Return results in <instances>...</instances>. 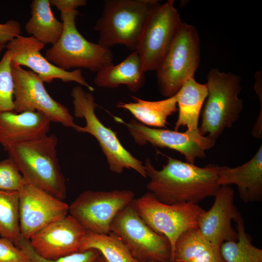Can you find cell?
<instances>
[{
    "label": "cell",
    "instance_id": "1",
    "mask_svg": "<svg viewBox=\"0 0 262 262\" xmlns=\"http://www.w3.org/2000/svg\"><path fill=\"white\" fill-rule=\"evenodd\" d=\"M166 164L156 169L147 158L144 165L148 192L166 204L180 203L197 204L214 196L220 185L218 183L220 166L209 164L204 167L165 156Z\"/></svg>",
    "mask_w": 262,
    "mask_h": 262
},
{
    "label": "cell",
    "instance_id": "2",
    "mask_svg": "<svg viewBox=\"0 0 262 262\" xmlns=\"http://www.w3.org/2000/svg\"><path fill=\"white\" fill-rule=\"evenodd\" d=\"M58 139L54 134L16 144L6 151L28 182L64 200L66 180L57 157Z\"/></svg>",
    "mask_w": 262,
    "mask_h": 262
},
{
    "label": "cell",
    "instance_id": "3",
    "mask_svg": "<svg viewBox=\"0 0 262 262\" xmlns=\"http://www.w3.org/2000/svg\"><path fill=\"white\" fill-rule=\"evenodd\" d=\"M160 3L157 0H106L94 30L98 44L110 48L116 45L135 51L147 21Z\"/></svg>",
    "mask_w": 262,
    "mask_h": 262
},
{
    "label": "cell",
    "instance_id": "4",
    "mask_svg": "<svg viewBox=\"0 0 262 262\" xmlns=\"http://www.w3.org/2000/svg\"><path fill=\"white\" fill-rule=\"evenodd\" d=\"M207 79L208 95L198 131L201 135L216 141L226 129L232 127L243 109V101L238 97L241 78L213 68Z\"/></svg>",
    "mask_w": 262,
    "mask_h": 262
},
{
    "label": "cell",
    "instance_id": "5",
    "mask_svg": "<svg viewBox=\"0 0 262 262\" xmlns=\"http://www.w3.org/2000/svg\"><path fill=\"white\" fill-rule=\"evenodd\" d=\"M78 11L61 12L64 29L59 40L48 49L46 58L58 67L66 70L84 68L98 72L113 63L110 48L86 40L76 27Z\"/></svg>",
    "mask_w": 262,
    "mask_h": 262
},
{
    "label": "cell",
    "instance_id": "6",
    "mask_svg": "<svg viewBox=\"0 0 262 262\" xmlns=\"http://www.w3.org/2000/svg\"><path fill=\"white\" fill-rule=\"evenodd\" d=\"M71 96L73 98L74 116L84 118L86 122L85 126L78 125L75 130L89 133L97 139L106 157L110 170L114 173L121 174L126 168L131 169L143 177L147 178L142 162L126 149L116 133L106 127L98 117L95 113L97 104L93 95L85 91L81 86H77L72 89Z\"/></svg>",
    "mask_w": 262,
    "mask_h": 262
},
{
    "label": "cell",
    "instance_id": "7",
    "mask_svg": "<svg viewBox=\"0 0 262 262\" xmlns=\"http://www.w3.org/2000/svg\"><path fill=\"white\" fill-rule=\"evenodd\" d=\"M200 59L197 31L195 26L182 22L155 70L160 93L166 98L175 95L183 84L194 76Z\"/></svg>",
    "mask_w": 262,
    "mask_h": 262
},
{
    "label": "cell",
    "instance_id": "8",
    "mask_svg": "<svg viewBox=\"0 0 262 262\" xmlns=\"http://www.w3.org/2000/svg\"><path fill=\"white\" fill-rule=\"evenodd\" d=\"M110 230L121 239L131 256L139 262H172L169 240L146 224L132 202L116 215Z\"/></svg>",
    "mask_w": 262,
    "mask_h": 262
},
{
    "label": "cell",
    "instance_id": "9",
    "mask_svg": "<svg viewBox=\"0 0 262 262\" xmlns=\"http://www.w3.org/2000/svg\"><path fill=\"white\" fill-rule=\"evenodd\" d=\"M132 204L150 229L169 240L172 257L177 239L185 231L198 228L199 217L205 211L197 204L163 203L149 192L134 198Z\"/></svg>",
    "mask_w": 262,
    "mask_h": 262
},
{
    "label": "cell",
    "instance_id": "10",
    "mask_svg": "<svg viewBox=\"0 0 262 262\" xmlns=\"http://www.w3.org/2000/svg\"><path fill=\"white\" fill-rule=\"evenodd\" d=\"M134 198V194L130 190H87L69 205L68 214L86 230L108 234L111 232V226L116 215Z\"/></svg>",
    "mask_w": 262,
    "mask_h": 262
},
{
    "label": "cell",
    "instance_id": "11",
    "mask_svg": "<svg viewBox=\"0 0 262 262\" xmlns=\"http://www.w3.org/2000/svg\"><path fill=\"white\" fill-rule=\"evenodd\" d=\"M14 82V112H39L51 122L76 129L78 125L68 109L54 99L49 94L44 82L31 70H26L11 63Z\"/></svg>",
    "mask_w": 262,
    "mask_h": 262
},
{
    "label": "cell",
    "instance_id": "12",
    "mask_svg": "<svg viewBox=\"0 0 262 262\" xmlns=\"http://www.w3.org/2000/svg\"><path fill=\"white\" fill-rule=\"evenodd\" d=\"M174 3L173 0L160 3L145 25L135 50L145 72L156 70L182 23Z\"/></svg>",
    "mask_w": 262,
    "mask_h": 262
},
{
    "label": "cell",
    "instance_id": "13",
    "mask_svg": "<svg viewBox=\"0 0 262 262\" xmlns=\"http://www.w3.org/2000/svg\"><path fill=\"white\" fill-rule=\"evenodd\" d=\"M118 122L124 124L138 145L147 143L154 147L168 148L184 155L186 162L195 164L197 158L203 159L206 151L214 147L216 141L199 132H181L166 129L153 128L147 126L135 119L125 122L121 118L114 116Z\"/></svg>",
    "mask_w": 262,
    "mask_h": 262
},
{
    "label": "cell",
    "instance_id": "14",
    "mask_svg": "<svg viewBox=\"0 0 262 262\" xmlns=\"http://www.w3.org/2000/svg\"><path fill=\"white\" fill-rule=\"evenodd\" d=\"M17 192L21 236L26 239L68 214L69 205L64 200L24 179Z\"/></svg>",
    "mask_w": 262,
    "mask_h": 262
},
{
    "label": "cell",
    "instance_id": "15",
    "mask_svg": "<svg viewBox=\"0 0 262 262\" xmlns=\"http://www.w3.org/2000/svg\"><path fill=\"white\" fill-rule=\"evenodd\" d=\"M45 45L33 36L20 35L5 45L12 62L29 67L44 82L51 83L55 79L63 82H76L92 92L94 88L83 77L80 69L66 71L55 66L42 55Z\"/></svg>",
    "mask_w": 262,
    "mask_h": 262
},
{
    "label": "cell",
    "instance_id": "16",
    "mask_svg": "<svg viewBox=\"0 0 262 262\" xmlns=\"http://www.w3.org/2000/svg\"><path fill=\"white\" fill-rule=\"evenodd\" d=\"M86 231L68 214L36 232L29 241L34 251L41 257L55 260L79 252Z\"/></svg>",
    "mask_w": 262,
    "mask_h": 262
},
{
    "label": "cell",
    "instance_id": "17",
    "mask_svg": "<svg viewBox=\"0 0 262 262\" xmlns=\"http://www.w3.org/2000/svg\"><path fill=\"white\" fill-rule=\"evenodd\" d=\"M212 207L200 215L198 229L202 235L214 245L238 239L231 221L241 214L234 205V192L231 186L221 185L214 196Z\"/></svg>",
    "mask_w": 262,
    "mask_h": 262
},
{
    "label": "cell",
    "instance_id": "18",
    "mask_svg": "<svg viewBox=\"0 0 262 262\" xmlns=\"http://www.w3.org/2000/svg\"><path fill=\"white\" fill-rule=\"evenodd\" d=\"M51 122L37 111L0 113V144L6 150L16 144L42 137L48 134Z\"/></svg>",
    "mask_w": 262,
    "mask_h": 262
},
{
    "label": "cell",
    "instance_id": "19",
    "mask_svg": "<svg viewBox=\"0 0 262 262\" xmlns=\"http://www.w3.org/2000/svg\"><path fill=\"white\" fill-rule=\"evenodd\" d=\"M219 185L236 186L240 199L245 203L262 200V145L247 162L236 167L220 166Z\"/></svg>",
    "mask_w": 262,
    "mask_h": 262
},
{
    "label": "cell",
    "instance_id": "20",
    "mask_svg": "<svg viewBox=\"0 0 262 262\" xmlns=\"http://www.w3.org/2000/svg\"><path fill=\"white\" fill-rule=\"evenodd\" d=\"M146 78L141 58L136 50L117 65L112 63L96 72L94 82L102 88H115L126 85L132 92L145 84Z\"/></svg>",
    "mask_w": 262,
    "mask_h": 262
},
{
    "label": "cell",
    "instance_id": "21",
    "mask_svg": "<svg viewBox=\"0 0 262 262\" xmlns=\"http://www.w3.org/2000/svg\"><path fill=\"white\" fill-rule=\"evenodd\" d=\"M172 262H226L220 246L204 238L198 228L188 229L176 240Z\"/></svg>",
    "mask_w": 262,
    "mask_h": 262
},
{
    "label": "cell",
    "instance_id": "22",
    "mask_svg": "<svg viewBox=\"0 0 262 262\" xmlns=\"http://www.w3.org/2000/svg\"><path fill=\"white\" fill-rule=\"evenodd\" d=\"M177 95L179 115L174 131L186 127L187 131L199 132V117L208 95L206 84L197 82L193 76L183 84Z\"/></svg>",
    "mask_w": 262,
    "mask_h": 262
},
{
    "label": "cell",
    "instance_id": "23",
    "mask_svg": "<svg viewBox=\"0 0 262 262\" xmlns=\"http://www.w3.org/2000/svg\"><path fill=\"white\" fill-rule=\"evenodd\" d=\"M134 102H119L117 107L128 111L137 121L151 127L166 129L169 116L178 108L177 94L171 97L157 101H148L132 97Z\"/></svg>",
    "mask_w": 262,
    "mask_h": 262
},
{
    "label": "cell",
    "instance_id": "24",
    "mask_svg": "<svg viewBox=\"0 0 262 262\" xmlns=\"http://www.w3.org/2000/svg\"><path fill=\"white\" fill-rule=\"evenodd\" d=\"M30 7L31 16L25 25V31L44 45H54L62 34L64 25L54 16L50 0H33Z\"/></svg>",
    "mask_w": 262,
    "mask_h": 262
},
{
    "label": "cell",
    "instance_id": "25",
    "mask_svg": "<svg viewBox=\"0 0 262 262\" xmlns=\"http://www.w3.org/2000/svg\"><path fill=\"white\" fill-rule=\"evenodd\" d=\"M90 249L98 251L108 262H139L121 239L112 232L98 234L86 230L79 252Z\"/></svg>",
    "mask_w": 262,
    "mask_h": 262
},
{
    "label": "cell",
    "instance_id": "26",
    "mask_svg": "<svg viewBox=\"0 0 262 262\" xmlns=\"http://www.w3.org/2000/svg\"><path fill=\"white\" fill-rule=\"evenodd\" d=\"M238 239L225 242L220 246L221 254L226 262H262V250L252 243V238L245 230L241 214L234 220Z\"/></svg>",
    "mask_w": 262,
    "mask_h": 262
},
{
    "label": "cell",
    "instance_id": "27",
    "mask_svg": "<svg viewBox=\"0 0 262 262\" xmlns=\"http://www.w3.org/2000/svg\"><path fill=\"white\" fill-rule=\"evenodd\" d=\"M0 236L15 244L21 237L17 191L0 190Z\"/></svg>",
    "mask_w": 262,
    "mask_h": 262
},
{
    "label": "cell",
    "instance_id": "28",
    "mask_svg": "<svg viewBox=\"0 0 262 262\" xmlns=\"http://www.w3.org/2000/svg\"><path fill=\"white\" fill-rule=\"evenodd\" d=\"M11 59L6 51L0 61V113L14 111V82Z\"/></svg>",
    "mask_w": 262,
    "mask_h": 262
},
{
    "label": "cell",
    "instance_id": "29",
    "mask_svg": "<svg viewBox=\"0 0 262 262\" xmlns=\"http://www.w3.org/2000/svg\"><path fill=\"white\" fill-rule=\"evenodd\" d=\"M28 256L30 262H96L100 252L90 249L78 252L55 260L45 259L37 254L32 247L29 240L22 237L15 244Z\"/></svg>",
    "mask_w": 262,
    "mask_h": 262
},
{
    "label": "cell",
    "instance_id": "30",
    "mask_svg": "<svg viewBox=\"0 0 262 262\" xmlns=\"http://www.w3.org/2000/svg\"><path fill=\"white\" fill-rule=\"evenodd\" d=\"M23 180L20 171L11 158L0 161V190L18 191Z\"/></svg>",
    "mask_w": 262,
    "mask_h": 262
},
{
    "label": "cell",
    "instance_id": "31",
    "mask_svg": "<svg viewBox=\"0 0 262 262\" xmlns=\"http://www.w3.org/2000/svg\"><path fill=\"white\" fill-rule=\"evenodd\" d=\"M0 262H30L28 256L15 243L0 238Z\"/></svg>",
    "mask_w": 262,
    "mask_h": 262
},
{
    "label": "cell",
    "instance_id": "32",
    "mask_svg": "<svg viewBox=\"0 0 262 262\" xmlns=\"http://www.w3.org/2000/svg\"><path fill=\"white\" fill-rule=\"evenodd\" d=\"M20 23L15 20H9L3 24L0 23V44L6 45L21 35Z\"/></svg>",
    "mask_w": 262,
    "mask_h": 262
},
{
    "label": "cell",
    "instance_id": "33",
    "mask_svg": "<svg viewBox=\"0 0 262 262\" xmlns=\"http://www.w3.org/2000/svg\"><path fill=\"white\" fill-rule=\"evenodd\" d=\"M51 6H55L60 12L76 10L78 7L86 5V0H50Z\"/></svg>",
    "mask_w": 262,
    "mask_h": 262
},
{
    "label": "cell",
    "instance_id": "34",
    "mask_svg": "<svg viewBox=\"0 0 262 262\" xmlns=\"http://www.w3.org/2000/svg\"><path fill=\"white\" fill-rule=\"evenodd\" d=\"M96 262H108L101 254L99 255Z\"/></svg>",
    "mask_w": 262,
    "mask_h": 262
},
{
    "label": "cell",
    "instance_id": "35",
    "mask_svg": "<svg viewBox=\"0 0 262 262\" xmlns=\"http://www.w3.org/2000/svg\"><path fill=\"white\" fill-rule=\"evenodd\" d=\"M5 44H0V52L5 48Z\"/></svg>",
    "mask_w": 262,
    "mask_h": 262
},
{
    "label": "cell",
    "instance_id": "36",
    "mask_svg": "<svg viewBox=\"0 0 262 262\" xmlns=\"http://www.w3.org/2000/svg\"><path fill=\"white\" fill-rule=\"evenodd\" d=\"M154 262V261H151V262Z\"/></svg>",
    "mask_w": 262,
    "mask_h": 262
}]
</instances>
